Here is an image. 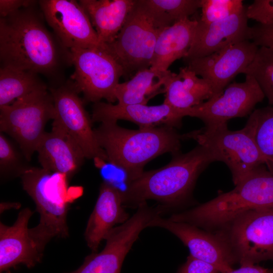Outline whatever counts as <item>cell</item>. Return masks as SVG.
<instances>
[{
    "instance_id": "f546056e",
    "label": "cell",
    "mask_w": 273,
    "mask_h": 273,
    "mask_svg": "<svg viewBox=\"0 0 273 273\" xmlns=\"http://www.w3.org/2000/svg\"><path fill=\"white\" fill-rule=\"evenodd\" d=\"M28 166L23 165L21 156L13 144L0 134V171L2 174L16 173L20 175Z\"/></svg>"
},
{
    "instance_id": "6da1fadb",
    "label": "cell",
    "mask_w": 273,
    "mask_h": 273,
    "mask_svg": "<svg viewBox=\"0 0 273 273\" xmlns=\"http://www.w3.org/2000/svg\"><path fill=\"white\" fill-rule=\"evenodd\" d=\"M37 3L1 17V67L55 77L70 63V52L47 29Z\"/></svg>"
},
{
    "instance_id": "3957f363",
    "label": "cell",
    "mask_w": 273,
    "mask_h": 273,
    "mask_svg": "<svg viewBox=\"0 0 273 273\" xmlns=\"http://www.w3.org/2000/svg\"><path fill=\"white\" fill-rule=\"evenodd\" d=\"M94 132L99 146L105 152L108 162L123 170L126 179H132L144 170L146 164L166 153L180 152L186 134H179L168 126L129 129L117 122H104Z\"/></svg>"
},
{
    "instance_id": "836d02e7",
    "label": "cell",
    "mask_w": 273,
    "mask_h": 273,
    "mask_svg": "<svg viewBox=\"0 0 273 273\" xmlns=\"http://www.w3.org/2000/svg\"><path fill=\"white\" fill-rule=\"evenodd\" d=\"M36 3L35 1L30 0H1V17H6L22 8L28 7Z\"/></svg>"
},
{
    "instance_id": "4dcf8cb0",
    "label": "cell",
    "mask_w": 273,
    "mask_h": 273,
    "mask_svg": "<svg viewBox=\"0 0 273 273\" xmlns=\"http://www.w3.org/2000/svg\"><path fill=\"white\" fill-rule=\"evenodd\" d=\"M247 18L258 23L268 24L273 22V0H255L246 8Z\"/></svg>"
},
{
    "instance_id": "4316f807",
    "label": "cell",
    "mask_w": 273,
    "mask_h": 273,
    "mask_svg": "<svg viewBox=\"0 0 273 273\" xmlns=\"http://www.w3.org/2000/svg\"><path fill=\"white\" fill-rule=\"evenodd\" d=\"M142 2L163 28L189 18L201 8V0H142Z\"/></svg>"
},
{
    "instance_id": "7c38bea8",
    "label": "cell",
    "mask_w": 273,
    "mask_h": 273,
    "mask_svg": "<svg viewBox=\"0 0 273 273\" xmlns=\"http://www.w3.org/2000/svg\"><path fill=\"white\" fill-rule=\"evenodd\" d=\"M53 99L55 116L53 121L65 129L81 149L85 158L108 161L104 150L99 146L92 127V120L72 81L50 88Z\"/></svg>"
},
{
    "instance_id": "9a60e30c",
    "label": "cell",
    "mask_w": 273,
    "mask_h": 273,
    "mask_svg": "<svg viewBox=\"0 0 273 273\" xmlns=\"http://www.w3.org/2000/svg\"><path fill=\"white\" fill-rule=\"evenodd\" d=\"M149 227L167 230L188 248L190 255L215 266L220 273H228L233 263L224 244L214 232L186 222H175L157 216Z\"/></svg>"
},
{
    "instance_id": "ba28073f",
    "label": "cell",
    "mask_w": 273,
    "mask_h": 273,
    "mask_svg": "<svg viewBox=\"0 0 273 273\" xmlns=\"http://www.w3.org/2000/svg\"><path fill=\"white\" fill-rule=\"evenodd\" d=\"M55 116L52 95L47 87L42 88L0 107V131L17 142L29 161L46 132L47 123Z\"/></svg>"
},
{
    "instance_id": "7402d4cb",
    "label": "cell",
    "mask_w": 273,
    "mask_h": 273,
    "mask_svg": "<svg viewBox=\"0 0 273 273\" xmlns=\"http://www.w3.org/2000/svg\"><path fill=\"white\" fill-rule=\"evenodd\" d=\"M136 0H80L100 42H112L125 24Z\"/></svg>"
},
{
    "instance_id": "ac0fdd59",
    "label": "cell",
    "mask_w": 273,
    "mask_h": 273,
    "mask_svg": "<svg viewBox=\"0 0 273 273\" xmlns=\"http://www.w3.org/2000/svg\"><path fill=\"white\" fill-rule=\"evenodd\" d=\"M248 20L245 7L236 14L209 24L198 21L194 41L185 60L207 56L230 45L249 40Z\"/></svg>"
},
{
    "instance_id": "e575fe53",
    "label": "cell",
    "mask_w": 273,
    "mask_h": 273,
    "mask_svg": "<svg viewBox=\"0 0 273 273\" xmlns=\"http://www.w3.org/2000/svg\"><path fill=\"white\" fill-rule=\"evenodd\" d=\"M228 273H273V268H265L258 264L240 266L239 268L233 269Z\"/></svg>"
},
{
    "instance_id": "8fae6325",
    "label": "cell",
    "mask_w": 273,
    "mask_h": 273,
    "mask_svg": "<svg viewBox=\"0 0 273 273\" xmlns=\"http://www.w3.org/2000/svg\"><path fill=\"white\" fill-rule=\"evenodd\" d=\"M265 96L250 75L244 82L229 84L223 93L191 108L183 109L184 116L200 119L205 126L227 123L230 119L250 115Z\"/></svg>"
},
{
    "instance_id": "ffe728a7",
    "label": "cell",
    "mask_w": 273,
    "mask_h": 273,
    "mask_svg": "<svg viewBox=\"0 0 273 273\" xmlns=\"http://www.w3.org/2000/svg\"><path fill=\"white\" fill-rule=\"evenodd\" d=\"M129 218L122 204L121 190L103 181L84 232L87 245L93 253L97 252L101 241L115 225L122 224Z\"/></svg>"
},
{
    "instance_id": "8992f818",
    "label": "cell",
    "mask_w": 273,
    "mask_h": 273,
    "mask_svg": "<svg viewBox=\"0 0 273 273\" xmlns=\"http://www.w3.org/2000/svg\"><path fill=\"white\" fill-rule=\"evenodd\" d=\"M186 135L187 140H194L204 146L216 161L222 162L228 167L235 186L265 164L252 131L246 124L242 129L235 131L230 130L227 123L204 126Z\"/></svg>"
},
{
    "instance_id": "d6986e66",
    "label": "cell",
    "mask_w": 273,
    "mask_h": 273,
    "mask_svg": "<svg viewBox=\"0 0 273 273\" xmlns=\"http://www.w3.org/2000/svg\"><path fill=\"white\" fill-rule=\"evenodd\" d=\"M36 152L41 168L68 178L78 171L85 158L75 140L54 121L51 131L44 133Z\"/></svg>"
},
{
    "instance_id": "7a4b0ae2",
    "label": "cell",
    "mask_w": 273,
    "mask_h": 273,
    "mask_svg": "<svg viewBox=\"0 0 273 273\" xmlns=\"http://www.w3.org/2000/svg\"><path fill=\"white\" fill-rule=\"evenodd\" d=\"M172 156L166 165L126 180L125 189L121 190L124 207L137 208L148 200L161 203L168 210L180 207L190 201L200 175L216 161L207 148L199 144L187 153Z\"/></svg>"
},
{
    "instance_id": "9c48e42d",
    "label": "cell",
    "mask_w": 273,
    "mask_h": 273,
    "mask_svg": "<svg viewBox=\"0 0 273 273\" xmlns=\"http://www.w3.org/2000/svg\"><path fill=\"white\" fill-rule=\"evenodd\" d=\"M74 71L71 81L84 99L96 103L102 99L116 101L114 95L123 71L116 60L105 50L97 48H73L69 50Z\"/></svg>"
},
{
    "instance_id": "30bf717a",
    "label": "cell",
    "mask_w": 273,
    "mask_h": 273,
    "mask_svg": "<svg viewBox=\"0 0 273 273\" xmlns=\"http://www.w3.org/2000/svg\"><path fill=\"white\" fill-rule=\"evenodd\" d=\"M165 212L160 206L140 205L126 222L115 226L106 235V245L99 253L87 256L77 269L70 273H120L123 262L141 233L157 216Z\"/></svg>"
},
{
    "instance_id": "603a6c76",
    "label": "cell",
    "mask_w": 273,
    "mask_h": 273,
    "mask_svg": "<svg viewBox=\"0 0 273 273\" xmlns=\"http://www.w3.org/2000/svg\"><path fill=\"white\" fill-rule=\"evenodd\" d=\"M165 97L164 102L179 109L198 105L214 96L208 82L187 66L179 68L176 74L168 70L163 83Z\"/></svg>"
},
{
    "instance_id": "2e32d148",
    "label": "cell",
    "mask_w": 273,
    "mask_h": 273,
    "mask_svg": "<svg viewBox=\"0 0 273 273\" xmlns=\"http://www.w3.org/2000/svg\"><path fill=\"white\" fill-rule=\"evenodd\" d=\"M183 109L174 108L164 102L159 105L143 104L114 105L99 102L94 103L93 122H117L119 120L131 121L139 128L161 125L179 128L184 117Z\"/></svg>"
},
{
    "instance_id": "277c9868",
    "label": "cell",
    "mask_w": 273,
    "mask_h": 273,
    "mask_svg": "<svg viewBox=\"0 0 273 273\" xmlns=\"http://www.w3.org/2000/svg\"><path fill=\"white\" fill-rule=\"evenodd\" d=\"M19 176L23 189L33 199L40 214L39 223L29 229V233L43 251L54 237L68 235L67 214L73 198L68 188V178L64 174L33 167H27Z\"/></svg>"
},
{
    "instance_id": "5b68a950",
    "label": "cell",
    "mask_w": 273,
    "mask_h": 273,
    "mask_svg": "<svg viewBox=\"0 0 273 273\" xmlns=\"http://www.w3.org/2000/svg\"><path fill=\"white\" fill-rule=\"evenodd\" d=\"M212 232L224 244L233 265L273 261V207L245 211Z\"/></svg>"
},
{
    "instance_id": "f1b7e54d",
    "label": "cell",
    "mask_w": 273,
    "mask_h": 273,
    "mask_svg": "<svg viewBox=\"0 0 273 273\" xmlns=\"http://www.w3.org/2000/svg\"><path fill=\"white\" fill-rule=\"evenodd\" d=\"M242 0H201V14L198 21L204 24L224 19L242 10Z\"/></svg>"
},
{
    "instance_id": "5bb4252c",
    "label": "cell",
    "mask_w": 273,
    "mask_h": 273,
    "mask_svg": "<svg viewBox=\"0 0 273 273\" xmlns=\"http://www.w3.org/2000/svg\"><path fill=\"white\" fill-rule=\"evenodd\" d=\"M258 48L244 40L208 56L186 61L187 66L208 82L214 96L219 95L237 75L244 73Z\"/></svg>"
},
{
    "instance_id": "1f68e13d",
    "label": "cell",
    "mask_w": 273,
    "mask_h": 273,
    "mask_svg": "<svg viewBox=\"0 0 273 273\" xmlns=\"http://www.w3.org/2000/svg\"><path fill=\"white\" fill-rule=\"evenodd\" d=\"M248 38L258 47L273 49V22L268 24L257 23L249 26Z\"/></svg>"
},
{
    "instance_id": "83f0119b",
    "label": "cell",
    "mask_w": 273,
    "mask_h": 273,
    "mask_svg": "<svg viewBox=\"0 0 273 273\" xmlns=\"http://www.w3.org/2000/svg\"><path fill=\"white\" fill-rule=\"evenodd\" d=\"M253 76L268 101L273 105V49L259 47L244 73Z\"/></svg>"
},
{
    "instance_id": "d6a6232c",
    "label": "cell",
    "mask_w": 273,
    "mask_h": 273,
    "mask_svg": "<svg viewBox=\"0 0 273 273\" xmlns=\"http://www.w3.org/2000/svg\"><path fill=\"white\" fill-rule=\"evenodd\" d=\"M176 273H220L214 265L189 255Z\"/></svg>"
},
{
    "instance_id": "d4e9b609",
    "label": "cell",
    "mask_w": 273,
    "mask_h": 273,
    "mask_svg": "<svg viewBox=\"0 0 273 273\" xmlns=\"http://www.w3.org/2000/svg\"><path fill=\"white\" fill-rule=\"evenodd\" d=\"M47 87L38 74L8 67L0 69V107L17 99Z\"/></svg>"
},
{
    "instance_id": "484cf974",
    "label": "cell",
    "mask_w": 273,
    "mask_h": 273,
    "mask_svg": "<svg viewBox=\"0 0 273 273\" xmlns=\"http://www.w3.org/2000/svg\"><path fill=\"white\" fill-rule=\"evenodd\" d=\"M246 124L252 131L267 170L273 174V107L255 109Z\"/></svg>"
},
{
    "instance_id": "cb8c5ba5",
    "label": "cell",
    "mask_w": 273,
    "mask_h": 273,
    "mask_svg": "<svg viewBox=\"0 0 273 273\" xmlns=\"http://www.w3.org/2000/svg\"><path fill=\"white\" fill-rule=\"evenodd\" d=\"M165 72L159 73L150 68L137 72L125 82L119 83L114 95L119 105H147L149 100L161 92Z\"/></svg>"
},
{
    "instance_id": "4fadbf2b",
    "label": "cell",
    "mask_w": 273,
    "mask_h": 273,
    "mask_svg": "<svg viewBox=\"0 0 273 273\" xmlns=\"http://www.w3.org/2000/svg\"><path fill=\"white\" fill-rule=\"evenodd\" d=\"M38 5L44 19L65 49L106 50V45L99 41L88 16L78 2L41 0Z\"/></svg>"
},
{
    "instance_id": "52a82bcc",
    "label": "cell",
    "mask_w": 273,
    "mask_h": 273,
    "mask_svg": "<svg viewBox=\"0 0 273 273\" xmlns=\"http://www.w3.org/2000/svg\"><path fill=\"white\" fill-rule=\"evenodd\" d=\"M163 29L142 0H136L115 39L106 44L105 51L121 66L123 76L129 78L151 67L156 42Z\"/></svg>"
},
{
    "instance_id": "44dd1931",
    "label": "cell",
    "mask_w": 273,
    "mask_h": 273,
    "mask_svg": "<svg viewBox=\"0 0 273 273\" xmlns=\"http://www.w3.org/2000/svg\"><path fill=\"white\" fill-rule=\"evenodd\" d=\"M198 24V19L185 18L162 29L156 42L150 69L163 73L175 60L184 58L193 43Z\"/></svg>"
},
{
    "instance_id": "e0dca14e",
    "label": "cell",
    "mask_w": 273,
    "mask_h": 273,
    "mask_svg": "<svg viewBox=\"0 0 273 273\" xmlns=\"http://www.w3.org/2000/svg\"><path fill=\"white\" fill-rule=\"evenodd\" d=\"M33 212L28 208L21 210L11 226L0 223V272H7L23 264L33 267L39 262L42 251L29 233V220Z\"/></svg>"
}]
</instances>
